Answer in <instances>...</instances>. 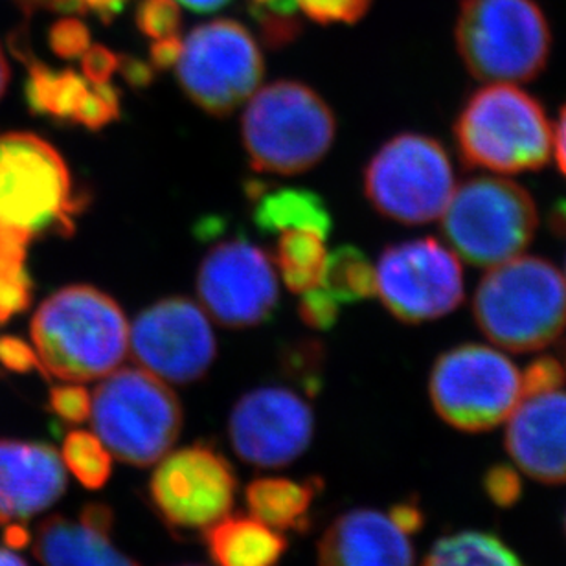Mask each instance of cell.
Returning a JSON list of instances; mask_svg holds the SVG:
<instances>
[{
	"label": "cell",
	"mask_w": 566,
	"mask_h": 566,
	"mask_svg": "<svg viewBox=\"0 0 566 566\" xmlns=\"http://www.w3.org/2000/svg\"><path fill=\"white\" fill-rule=\"evenodd\" d=\"M30 333L44 376L66 382L109 376L129 352L124 311L91 285H71L44 300Z\"/></svg>",
	"instance_id": "6da1fadb"
},
{
	"label": "cell",
	"mask_w": 566,
	"mask_h": 566,
	"mask_svg": "<svg viewBox=\"0 0 566 566\" xmlns=\"http://www.w3.org/2000/svg\"><path fill=\"white\" fill-rule=\"evenodd\" d=\"M480 332L515 354L539 352L566 332L565 274L539 256H517L490 268L473 300Z\"/></svg>",
	"instance_id": "7a4b0ae2"
},
{
	"label": "cell",
	"mask_w": 566,
	"mask_h": 566,
	"mask_svg": "<svg viewBox=\"0 0 566 566\" xmlns=\"http://www.w3.org/2000/svg\"><path fill=\"white\" fill-rule=\"evenodd\" d=\"M454 140L469 168L524 174L551 163L554 127L535 96L515 83H490L458 113Z\"/></svg>",
	"instance_id": "3957f363"
},
{
	"label": "cell",
	"mask_w": 566,
	"mask_h": 566,
	"mask_svg": "<svg viewBox=\"0 0 566 566\" xmlns=\"http://www.w3.org/2000/svg\"><path fill=\"white\" fill-rule=\"evenodd\" d=\"M337 122L329 105L304 83L274 82L252 94L241 138L252 168L296 175L315 168L332 149Z\"/></svg>",
	"instance_id": "277c9868"
},
{
	"label": "cell",
	"mask_w": 566,
	"mask_h": 566,
	"mask_svg": "<svg viewBox=\"0 0 566 566\" xmlns=\"http://www.w3.org/2000/svg\"><path fill=\"white\" fill-rule=\"evenodd\" d=\"M454 38L480 82L528 83L551 60V24L535 0H462Z\"/></svg>",
	"instance_id": "5b68a950"
},
{
	"label": "cell",
	"mask_w": 566,
	"mask_h": 566,
	"mask_svg": "<svg viewBox=\"0 0 566 566\" xmlns=\"http://www.w3.org/2000/svg\"><path fill=\"white\" fill-rule=\"evenodd\" d=\"M539 229L534 197L518 182L473 177L452 191L441 234L454 254L476 268H495L528 249Z\"/></svg>",
	"instance_id": "8992f818"
},
{
	"label": "cell",
	"mask_w": 566,
	"mask_h": 566,
	"mask_svg": "<svg viewBox=\"0 0 566 566\" xmlns=\"http://www.w3.org/2000/svg\"><path fill=\"white\" fill-rule=\"evenodd\" d=\"M91 420L113 457L147 468L171 451L185 415L166 381L142 368H122L94 390Z\"/></svg>",
	"instance_id": "52a82bcc"
},
{
	"label": "cell",
	"mask_w": 566,
	"mask_h": 566,
	"mask_svg": "<svg viewBox=\"0 0 566 566\" xmlns=\"http://www.w3.org/2000/svg\"><path fill=\"white\" fill-rule=\"evenodd\" d=\"M83 202L55 147L32 133L0 135V224L32 238L74 232Z\"/></svg>",
	"instance_id": "ba28073f"
},
{
	"label": "cell",
	"mask_w": 566,
	"mask_h": 566,
	"mask_svg": "<svg viewBox=\"0 0 566 566\" xmlns=\"http://www.w3.org/2000/svg\"><path fill=\"white\" fill-rule=\"evenodd\" d=\"M454 191L446 147L420 133H401L381 146L365 169L371 207L396 223L427 224L441 218Z\"/></svg>",
	"instance_id": "9c48e42d"
},
{
	"label": "cell",
	"mask_w": 566,
	"mask_h": 566,
	"mask_svg": "<svg viewBox=\"0 0 566 566\" xmlns=\"http://www.w3.org/2000/svg\"><path fill=\"white\" fill-rule=\"evenodd\" d=\"M432 407L447 424L465 432L495 429L523 399V374L506 355L484 344H460L430 371Z\"/></svg>",
	"instance_id": "30bf717a"
},
{
	"label": "cell",
	"mask_w": 566,
	"mask_h": 566,
	"mask_svg": "<svg viewBox=\"0 0 566 566\" xmlns=\"http://www.w3.org/2000/svg\"><path fill=\"white\" fill-rule=\"evenodd\" d=\"M263 74L260 46L241 22H205L182 41L177 61L180 87L208 115H232L256 93Z\"/></svg>",
	"instance_id": "8fae6325"
},
{
	"label": "cell",
	"mask_w": 566,
	"mask_h": 566,
	"mask_svg": "<svg viewBox=\"0 0 566 566\" xmlns=\"http://www.w3.org/2000/svg\"><path fill=\"white\" fill-rule=\"evenodd\" d=\"M377 296L398 321L421 324L462 304V263L434 238L388 247L376 268Z\"/></svg>",
	"instance_id": "7c38bea8"
},
{
	"label": "cell",
	"mask_w": 566,
	"mask_h": 566,
	"mask_svg": "<svg viewBox=\"0 0 566 566\" xmlns=\"http://www.w3.org/2000/svg\"><path fill=\"white\" fill-rule=\"evenodd\" d=\"M149 496L164 523L175 530H205L234 506V469L210 446L186 447L158 460Z\"/></svg>",
	"instance_id": "4fadbf2b"
},
{
	"label": "cell",
	"mask_w": 566,
	"mask_h": 566,
	"mask_svg": "<svg viewBox=\"0 0 566 566\" xmlns=\"http://www.w3.org/2000/svg\"><path fill=\"white\" fill-rule=\"evenodd\" d=\"M129 348L142 370L174 385L199 381L218 354L210 321L185 296L142 311L129 329Z\"/></svg>",
	"instance_id": "5bb4252c"
},
{
	"label": "cell",
	"mask_w": 566,
	"mask_h": 566,
	"mask_svg": "<svg viewBox=\"0 0 566 566\" xmlns=\"http://www.w3.org/2000/svg\"><path fill=\"white\" fill-rule=\"evenodd\" d=\"M197 294L213 321L232 329L260 326L279 305L273 263L245 238L212 247L197 273Z\"/></svg>",
	"instance_id": "9a60e30c"
},
{
	"label": "cell",
	"mask_w": 566,
	"mask_h": 566,
	"mask_svg": "<svg viewBox=\"0 0 566 566\" xmlns=\"http://www.w3.org/2000/svg\"><path fill=\"white\" fill-rule=\"evenodd\" d=\"M315 416L289 388L262 387L235 403L229 421L234 451L258 468H282L310 447Z\"/></svg>",
	"instance_id": "2e32d148"
},
{
	"label": "cell",
	"mask_w": 566,
	"mask_h": 566,
	"mask_svg": "<svg viewBox=\"0 0 566 566\" xmlns=\"http://www.w3.org/2000/svg\"><path fill=\"white\" fill-rule=\"evenodd\" d=\"M66 490L60 452L41 441L0 440V526L46 512Z\"/></svg>",
	"instance_id": "e0dca14e"
},
{
	"label": "cell",
	"mask_w": 566,
	"mask_h": 566,
	"mask_svg": "<svg viewBox=\"0 0 566 566\" xmlns=\"http://www.w3.org/2000/svg\"><path fill=\"white\" fill-rule=\"evenodd\" d=\"M507 420L506 449L517 468L543 484H565V390L526 396Z\"/></svg>",
	"instance_id": "ac0fdd59"
},
{
	"label": "cell",
	"mask_w": 566,
	"mask_h": 566,
	"mask_svg": "<svg viewBox=\"0 0 566 566\" xmlns=\"http://www.w3.org/2000/svg\"><path fill=\"white\" fill-rule=\"evenodd\" d=\"M407 535L390 513L352 510L322 535L318 566H415Z\"/></svg>",
	"instance_id": "d6986e66"
},
{
	"label": "cell",
	"mask_w": 566,
	"mask_h": 566,
	"mask_svg": "<svg viewBox=\"0 0 566 566\" xmlns=\"http://www.w3.org/2000/svg\"><path fill=\"white\" fill-rule=\"evenodd\" d=\"M111 532L77 518H46L33 535V554L43 566H138L109 539Z\"/></svg>",
	"instance_id": "ffe728a7"
},
{
	"label": "cell",
	"mask_w": 566,
	"mask_h": 566,
	"mask_svg": "<svg viewBox=\"0 0 566 566\" xmlns=\"http://www.w3.org/2000/svg\"><path fill=\"white\" fill-rule=\"evenodd\" d=\"M208 554L216 566H279L287 539L256 517L221 518L205 528Z\"/></svg>",
	"instance_id": "44dd1931"
},
{
	"label": "cell",
	"mask_w": 566,
	"mask_h": 566,
	"mask_svg": "<svg viewBox=\"0 0 566 566\" xmlns=\"http://www.w3.org/2000/svg\"><path fill=\"white\" fill-rule=\"evenodd\" d=\"M254 223L263 234H280L283 230H307L326 240L332 232V213L326 201L305 188H282L265 191L254 208Z\"/></svg>",
	"instance_id": "7402d4cb"
},
{
	"label": "cell",
	"mask_w": 566,
	"mask_h": 566,
	"mask_svg": "<svg viewBox=\"0 0 566 566\" xmlns=\"http://www.w3.org/2000/svg\"><path fill=\"white\" fill-rule=\"evenodd\" d=\"M316 490L313 480L258 479L247 488V506L252 517L279 532L305 530Z\"/></svg>",
	"instance_id": "603a6c76"
},
{
	"label": "cell",
	"mask_w": 566,
	"mask_h": 566,
	"mask_svg": "<svg viewBox=\"0 0 566 566\" xmlns=\"http://www.w3.org/2000/svg\"><path fill=\"white\" fill-rule=\"evenodd\" d=\"M24 85L27 104L33 115L72 122L88 91V82L72 71H52L39 60L28 57Z\"/></svg>",
	"instance_id": "cb8c5ba5"
},
{
	"label": "cell",
	"mask_w": 566,
	"mask_h": 566,
	"mask_svg": "<svg viewBox=\"0 0 566 566\" xmlns=\"http://www.w3.org/2000/svg\"><path fill=\"white\" fill-rule=\"evenodd\" d=\"M324 238L307 230H283L276 245V263L283 283L293 293H305L321 285L326 265Z\"/></svg>",
	"instance_id": "d4e9b609"
},
{
	"label": "cell",
	"mask_w": 566,
	"mask_h": 566,
	"mask_svg": "<svg viewBox=\"0 0 566 566\" xmlns=\"http://www.w3.org/2000/svg\"><path fill=\"white\" fill-rule=\"evenodd\" d=\"M423 566H524L499 537L484 532H462L436 543Z\"/></svg>",
	"instance_id": "484cf974"
},
{
	"label": "cell",
	"mask_w": 566,
	"mask_h": 566,
	"mask_svg": "<svg viewBox=\"0 0 566 566\" xmlns=\"http://www.w3.org/2000/svg\"><path fill=\"white\" fill-rule=\"evenodd\" d=\"M322 287L343 304H357L376 296V268L357 247H338L326 258Z\"/></svg>",
	"instance_id": "4316f807"
},
{
	"label": "cell",
	"mask_w": 566,
	"mask_h": 566,
	"mask_svg": "<svg viewBox=\"0 0 566 566\" xmlns=\"http://www.w3.org/2000/svg\"><path fill=\"white\" fill-rule=\"evenodd\" d=\"M61 460L77 482L87 490H99L113 473V454L98 436L87 430H72L61 449Z\"/></svg>",
	"instance_id": "83f0119b"
},
{
	"label": "cell",
	"mask_w": 566,
	"mask_h": 566,
	"mask_svg": "<svg viewBox=\"0 0 566 566\" xmlns=\"http://www.w3.org/2000/svg\"><path fill=\"white\" fill-rule=\"evenodd\" d=\"M118 118H120V94L109 83H102V85L88 87L72 122L82 124L91 132H99Z\"/></svg>",
	"instance_id": "f1b7e54d"
},
{
	"label": "cell",
	"mask_w": 566,
	"mask_h": 566,
	"mask_svg": "<svg viewBox=\"0 0 566 566\" xmlns=\"http://www.w3.org/2000/svg\"><path fill=\"white\" fill-rule=\"evenodd\" d=\"M135 21L146 38L158 41L179 35L182 19L179 4L175 0H140Z\"/></svg>",
	"instance_id": "f546056e"
},
{
	"label": "cell",
	"mask_w": 566,
	"mask_h": 566,
	"mask_svg": "<svg viewBox=\"0 0 566 566\" xmlns=\"http://www.w3.org/2000/svg\"><path fill=\"white\" fill-rule=\"evenodd\" d=\"M305 15L321 24H355L370 10L371 0H296Z\"/></svg>",
	"instance_id": "4dcf8cb0"
},
{
	"label": "cell",
	"mask_w": 566,
	"mask_h": 566,
	"mask_svg": "<svg viewBox=\"0 0 566 566\" xmlns=\"http://www.w3.org/2000/svg\"><path fill=\"white\" fill-rule=\"evenodd\" d=\"M298 315L305 326L318 329V332H327L337 324L338 315H340V302L322 285H316V287L302 293Z\"/></svg>",
	"instance_id": "1f68e13d"
},
{
	"label": "cell",
	"mask_w": 566,
	"mask_h": 566,
	"mask_svg": "<svg viewBox=\"0 0 566 566\" xmlns=\"http://www.w3.org/2000/svg\"><path fill=\"white\" fill-rule=\"evenodd\" d=\"M49 409L66 423H83L91 418L93 398L82 385H60L50 390Z\"/></svg>",
	"instance_id": "d6a6232c"
},
{
	"label": "cell",
	"mask_w": 566,
	"mask_h": 566,
	"mask_svg": "<svg viewBox=\"0 0 566 566\" xmlns=\"http://www.w3.org/2000/svg\"><path fill=\"white\" fill-rule=\"evenodd\" d=\"M32 304V279L27 271H0V326Z\"/></svg>",
	"instance_id": "836d02e7"
},
{
	"label": "cell",
	"mask_w": 566,
	"mask_h": 566,
	"mask_svg": "<svg viewBox=\"0 0 566 566\" xmlns=\"http://www.w3.org/2000/svg\"><path fill=\"white\" fill-rule=\"evenodd\" d=\"M50 49L63 60L82 57L91 46V32L80 19H61L54 22L49 32Z\"/></svg>",
	"instance_id": "e575fe53"
},
{
	"label": "cell",
	"mask_w": 566,
	"mask_h": 566,
	"mask_svg": "<svg viewBox=\"0 0 566 566\" xmlns=\"http://www.w3.org/2000/svg\"><path fill=\"white\" fill-rule=\"evenodd\" d=\"M251 13L256 19L263 43L268 44L269 49L287 46V44L294 43L302 32V24L294 13L293 15H282V13L260 10L254 6H251Z\"/></svg>",
	"instance_id": "d590c367"
},
{
	"label": "cell",
	"mask_w": 566,
	"mask_h": 566,
	"mask_svg": "<svg viewBox=\"0 0 566 566\" xmlns=\"http://www.w3.org/2000/svg\"><path fill=\"white\" fill-rule=\"evenodd\" d=\"M565 366L554 357H541L523 374V398L565 387Z\"/></svg>",
	"instance_id": "8d00e7d4"
},
{
	"label": "cell",
	"mask_w": 566,
	"mask_h": 566,
	"mask_svg": "<svg viewBox=\"0 0 566 566\" xmlns=\"http://www.w3.org/2000/svg\"><path fill=\"white\" fill-rule=\"evenodd\" d=\"M0 366L8 371L15 374H28V371L41 370V360H39L38 352L24 343L22 338L0 337ZM44 374V371H43Z\"/></svg>",
	"instance_id": "74e56055"
},
{
	"label": "cell",
	"mask_w": 566,
	"mask_h": 566,
	"mask_svg": "<svg viewBox=\"0 0 566 566\" xmlns=\"http://www.w3.org/2000/svg\"><path fill=\"white\" fill-rule=\"evenodd\" d=\"M32 241L27 232L0 224V271H22Z\"/></svg>",
	"instance_id": "f35d334b"
},
{
	"label": "cell",
	"mask_w": 566,
	"mask_h": 566,
	"mask_svg": "<svg viewBox=\"0 0 566 566\" xmlns=\"http://www.w3.org/2000/svg\"><path fill=\"white\" fill-rule=\"evenodd\" d=\"M485 491L499 506H512L521 496L518 474L506 465H496L485 474Z\"/></svg>",
	"instance_id": "ab89813d"
},
{
	"label": "cell",
	"mask_w": 566,
	"mask_h": 566,
	"mask_svg": "<svg viewBox=\"0 0 566 566\" xmlns=\"http://www.w3.org/2000/svg\"><path fill=\"white\" fill-rule=\"evenodd\" d=\"M82 66L88 83H93V85L109 83L111 76L118 71V55L113 54L107 46H102V44L88 46L87 52L83 54Z\"/></svg>",
	"instance_id": "60d3db41"
},
{
	"label": "cell",
	"mask_w": 566,
	"mask_h": 566,
	"mask_svg": "<svg viewBox=\"0 0 566 566\" xmlns=\"http://www.w3.org/2000/svg\"><path fill=\"white\" fill-rule=\"evenodd\" d=\"M118 71L122 72L124 80L138 91L149 87L155 80L151 63H144L137 57H129V55L118 57Z\"/></svg>",
	"instance_id": "b9f144b4"
},
{
	"label": "cell",
	"mask_w": 566,
	"mask_h": 566,
	"mask_svg": "<svg viewBox=\"0 0 566 566\" xmlns=\"http://www.w3.org/2000/svg\"><path fill=\"white\" fill-rule=\"evenodd\" d=\"M180 52H182V41L179 35L174 38L158 39L151 44L149 49V63L153 69H169V66L177 65L179 61Z\"/></svg>",
	"instance_id": "7bdbcfd3"
},
{
	"label": "cell",
	"mask_w": 566,
	"mask_h": 566,
	"mask_svg": "<svg viewBox=\"0 0 566 566\" xmlns=\"http://www.w3.org/2000/svg\"><path fill=\"white\" fill-rule=\"evenodd\" d=\"M129 0H72L74 13H93L102 22H111L126 10Z\"/></svg>",
	"instance_id": "ee69618b"
},
{
	"label": "cell",
	"mask_w": 566,
	"mask_h": 566,
	"mask_svg": "<svg viewBox=\"0 0 566 566\" xmlns=\"http://www.w3.org/2000/svg\"><path fill=\"white\" fill-rule=\"evenodd\" d=\"M390 517L396 521L399 528L403 530L405 534L418 532L421 528V524H423V513L412 502H403V504L394 506L390 510Z\"/></svg>",
	"instance_id": "f6af8a7d"
},
{
	"label": "cell",
	"mask_w": 566,
	"mask_h": 566,
	"mask_svg": "<svg viewBox=\"0 0 566 566\" xmlns=\"http://www.w3.org/2000/svg\"><path fill=\"white\" fill-rule=\"evenodd\" d=\"M554 155H556L559 171L566 177V104L559 113L556 132H554Z\"/></svg>",
	"instance_id": "bcb514c9"
},
{
	"label": "cell",
	"mask_w": 566,
	"mask_h": 566,
	"mask_svg": "<svg viewBox=\"0 0 566 566\" xmlns=\"http://www.w3.org/2000/svg\"><path fill=\"white\" fill-rule=\"evenodd\" d=\"M251 6L282 15H293L296 11V0H251Z\"/></svg>",
	"instance_id": "7dc6e473"
},
{
	"label": "cell",
	"mask_w": 566,
	"mask_h": 566,
	"mask_svg": "<svg viewBox=\"0 0 566 566\" xmlns=\"http://www.w3.org/2000/svg\"><path fill=\"white\" fill-rule=\"evenodd\" d=\"M30 541H32V535L28 534L27 528L22 524H8L6 526V543L11 548L27 546Z\"/></svg>",
	"instance_id": "c3c4849f"
},
{
	"label": "cell",
	"mask_w": 566,
	"mask_h": 566,
	"mask_svg": "<svg viewBox=\"0 0 566 566\" xmlns=\"http://www.w3.org/2000/svg\"><path fill=\"white\" fill-rule=\"evenodd\" d=\"M180 4H185L190 10L199 11V13H208L216 11L223 6L229 4L230 0H179Z\"/></svg>",
	"instance_id": "681fc988"
},
{
	"label": "cell",
	"mask_w": 566,
	"mask_h": 566,
	"mask_svg": "<svg viewBox=\"0 0 566 566\" xmlns=\"http://www.w3.org/2000/svg\"><path fill=\"white\" fill-rule=\"evenodd\" d=\"M10 65H8V61H6L4 50L0 46V99L4 96L8 83H10Z\"/></svg>",
	"instance_id": "f907efd6"
},
{
	"label": "cell",
	"mask_w": 566,
	"mask_h": 566,
	"mask_svg": "<svg viewBox=\"0 0 566 566\" xmlns=\"http://www.w3.org/2000/svg\"><path fill=\"white\" fill-rule=\"evenodd\" d=\"M552 227L556 229L557 234L566 235V202H562V205L554 210Z\"/></svg>",
	"instance_id": "816d5d0a"
},
{
	"label": "cell",
	"mask_w": 566,
	"mask_h": 566,
	"mask_svg": "<svg viewBox=\"0 0 566 566\" xmlns=\"http://www.w3.org/2000/svg\"><path fill=\"white\" fill-rule=\"evenodd\" d=\"M0 566H28L22 557L17 556L8 548H0Z\"/></svg>",
	"instance_id": "f5cc1de1"
},
{
	"label": "cell",
	"mask_w": 566,
	"mask_h": 566,
	"mask_svg": "<svg viewBox=\"0 0 566 566\" xmlns=\"http://www.w3.org/2000/svg\"><path fill=\"white\" fill-rule=\"evenodd\" d=\"M563 357H565V370H566V343L563 344Z\"/></svg>",
	"instance_id": "db71d44e"
},
{
	"label": "cell",
	"mask_w": 566,
	"mask_h": 566,
	"mask_svg": "<svg viewBox=\"0 0 566 566\" xmlns=\"http://www.w3.org/2000/svg\"><path fill=\"white\" fill-rule=\"evenodd\" d=\"M565 532H566V517H565Z\"/></svg>",
	"instance_id": "11a10c76"
},
{
	"label": "cell",
	"mask_w": 566,
	"mask_h": 566,
	"mask_svg": "<svg viewBox=\"0 0 566 566\" xmlns=\"http://www.w3.org/2000/svg\"><path fill=\"white\" fill-rule=\"evenodd\" d=\"M565 280H566V273H565Z\"/></svg>",
	"instance_id": "9f6ffc18"
}]
</instances>
